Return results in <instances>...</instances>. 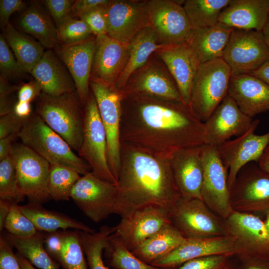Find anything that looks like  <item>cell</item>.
Here are the masks:
<instances>
[{"mask_svg":"<svg viewBox=\"0 0 269 269\" xmlns=\"http://www.w3.org/2000/svg\"><path fill=\"white\" fill-rule=\"evenodd\" d=\"M120 139L153 155L170 159L178 151L204 144V123L183 103L124 95Z\"/></svg>","mask_w":269,"mask_h":269,"instance_id":"cell-1","label":"cell"},{"mask_svg":"<svg viewBox=\"0 0 269 269\" xmlns=\"http://www.w3.org/2000/svg\"><path fill=\"white\" fill-rule=\"evenodd\" d=\"M114 210L123 218L150 206L172 210L181 197L170 159L158 157L121 142V168Z\"/></svg>","mask_w":269,"mask_h":269,"instance_id":"cell-2","label":"cell"},{"mask_svg":"<svg viewBox=\"0 0 269 269\" xmlns=\"http://www.w3.org/2000/svg\"><path fill=\"white\" fill-rule=\"evenodd\" d=\"M83 107L76 91L59 96L42 92L35 100V113L77 152L83 138Z\"/></svg>","mask_w":269,"mask_h":269,"instance_id":"cell-3","label":"cell"},{"mask_svg":"<svg viewBox=\"0 0 269 269\" xmlns=\"http://www.w3.org/2000/svg\"><path fill=\"white\" fill-rule=\"evenodd\" d=\"M17 137L50 164L71 168L82 175L91 171L86 161L36 113L26 119Z\"/></svg>","mask_w":269,"mask_h":269,"instance_id":"cell-4","label":"cell"},{"mask_svg":"<svg viewBox=\"0 0 269 269\" xmlns=\"http://www.w3.org/2000/svg\"><path fill=\"white\" fill-rule=\"evenodd\" d=\"M232 72L222 58L201 63L195 77L189 107L205 122L228 94Z\"/></svg>","mask_w":269,"mask_h":269,"instance_id":"cell-5","label":"cell"},{"mask_svg":"<svg viewBox=\"0 0 269 269\" xmlns=\"http://www.w3.org/2000/svg\"><path fill=\"white\" fill-rule=\"evenodd\" d=\"M77 152L94 175L117 184L108 163L106 133L91 90L83 107V138Z\"/></svg>","mask_w":269,"mask_h":269,"instance_id":"cell-6","label":"cell"},{"mask_svg":"<svg viewBox=\"0 0 269 269\" xmlns=\"http://www.w3.org/2000/svg\"><path fill=\"white\" fill-rule=\"evenodd\" d=\"M90 87L107 134L109 167L117 181L121 168L120 126L124 95L115 85L98 81L90 80Z\"/></svg>","mask_w":269,"mask_h":269,"instance_id":"cell-7","label":"cell"},{"mask_svg":"<svg viewBox=\"0 0 269 269\" xmlns=\"http://www.w3.org/2000/svg\"><path fill=\"white\" fill-rule=\"evenodd\" d=\"M182 3L148 0V25L159 45L172 46L189 41L193 29Z\"/></svg>","mask_w":269,"mask_h":269,"instance_id":"cell-8","label":"cell"},{"mask_svg":"<svg viewBox=\"0 0 269 269\" xmlns=\"http://www.w3.org/2000/svg\"><path fill=\"white\" fill-rule=\"evenodd\" d=\"M172 224L186 239L226 235L224 220L198 198L180 197L170 212Z\"/></svg>","mask_w":269,"mask_h":269,"instance_id":"cell-9","label":"cell"},{"mask_svg":"<svg viewBox=\"0 0 269 269\" xmlns=\"http://www.w3.org/2000/svg\"><path fill=\"white\" fill-rule=\"evenodd\" d=\"M230 202L234 211L267 215L269 213V173L254 162L244 166L230 190Z\"/></svg>","mask_w":269,"mask_h":269,"instance_id":"cell-10","label":"cell"},{"mask_svg":"<svg viewBox=\"0 0 269 269\" xmlns=\"http://www.w3.org/2000/svg\"><path fill=\"white\" fill-rule=\"evenodd\" d=\"M11 156L19 189L29 202L42 204L51 199L47 190L50 163L21 142L13 144Z\"/></svg>","mask_w":269,"mask_h":269,"instance_id":"cell-11","label":"cell"},{"mask_svg":"<svg viewBox=\"0 0 269 269\" xmlns=\"http://www.w3.org/2000/svg\"><path fill=\"white\" fill-rule=\"evenodd\" d=\"M118 190L116 183L100 179L91 171L82 175L70 194L76 206L95 223L114 214Z\"/></svg>","mask_w":269,"mask_h":269,"instance_id":"cell-12","label":"cell"},{"mask_svg":"<svg viewBox=\"0 0 269 269\" xmlns=\"http://www.w3.org/2000/svg\"><path fill=\"white\" fill-rule=\"evenodd\" d=\"M121 91L124 95L144 96L183 103L172 76L156 52L131 75Z\"/></svg>","mask_w":269,"mask_h":269,"instance_id":"cell-13","label":"cell"},{"mask_svg":"<svg viewBox=\"0 0 269 269\" xmlns=\"http://www.w3.org/2000/svg\"><path fill=\"white\" fill-rule=\"evenodd\" d=\"M222 58L232 75L249 74L269 59V47L262 31L233 28Z\"/></svg>","mask_w":269,"mask_h":269,"instance_id":"cell-14","label":"cell"},{"mask_svg":"<svg viewBox=\"0 0 269 269\" xmlns=\"http://www.w3.org/2000/svg\"><path fill=\"white\" fill-rule=\"evenodd\" d=\"M226 235L234 241L236 257L269 258V234L256 215L233 211L224 220Z\"/></svg>","mask_w":269,"mask_h":269,"instance_id":"cell-15","label":"cell"},{"mask_svg":"<svg viewBox=\"0 0 269 269\" xmlns=\"http://www.w3.org/2000/svg\"><path fill=\"white\" fill-rule=\"evenodd\" d=\"M202 155L203 177L201 199L211 211L225 220L234 211L228 185V172L216 146L203 144Z\"/></svg>","mask_w":269,"mask_h":269,"instance_id":"cell-16","label":"cell"},{"mask_svg":"<svg viewBox=\"0 0 269 269\" xmlns=\"http://www.w3.org/2000/svg\"><path fill=\"white\" fill-rule=\"evenodd\" d=\"M259 123V120H254L252 127L245 133L216 146L218 155L228 172L230 191L240 170L249 163H258L269 144V132L262 135L255 133Z\"/></svg>","mask_w":269,"mask_h":269,"instance_id":"cell-17","label":"cell"},{"mask_svg":"<svg viewBox=\"0 0 269 269\" xmlns=\"http://www.w3.org/2000/svg\"><path fill=\"white\" fill-rule=\"evenodd\" d=\"M148 0H111L106 4L107 34L129 43L142 28L148 25Z\"/></svg>","mask_w":269,"mask_h":269,"instance_id":"cell-18","label":"cell"},{"mask_svg":"<svg viewBox=\"0 0 269 269\" xmlns=\"http://www.w3.org/2000/svg\"><path fill=\"white\" fill-rule=\"evenodd\" d=\"M254 120L243 113L227 94L210 117L204 123V144L217 146L239 136L252 127Z\"/></svg>","mask_w":269,"mask_h":269,"instance_id":"cell-19","label":"cell"},{"mask_svg":"<svg viewBox=\"0 0 269 269\" xmlns=\"http://www.w3.org/2000/svg\"><path fill=\"white\" fill-rule=\"evenodd\" d=\"M172 224L170 213L157 206L143 208L130 216L123 218L116 226L115 233L130 251L165 226Z\"/></svg>","mask_w":269,"mask_h":269,"instance_id":"cell-20","label":"cell"},{"mask_svg":"<svg viewBox=\"0 0 269 269\" xmlns=\"http://www.w3.org/2000/svg\"><path fill=\"white\" fill-rule=\"evenodd\" d=\"M95 46L96 36L94 35L80 42L59 44L53 48L70 73L83 107L91 91L90 81Z\"/></svg>","mask_w":269,"mask_h":269,"instance_id":"cell-21","label":"cell"},{"mask_svg":"<svg viewBox=\"0 0 269 269\" xmlns=\"http://www.w3.org/2000/svg\"><path fill=\"white\" fill-rule=\"evenodd\" d=\"M156 53L172 76L183 103L189 107L193 82L201 64L197 53L189 42L165 47Z\"/></svg>","mask_w":269,"mask_h":269,"instance_id":"cell-22","label":"cell"},{"mask_svg":"<svg viewBox=\"0 0 269 269\" xmlns=\"http://www.w3.org/2000/svg\"><path fill=\"white\" fill-rule=\"evenodd\" d=\"M212 256H236L232 239L227 235L186 239L175 250L151 265L163 269H173L193 259Z\"/></svg>","mask_w":269,"mask_h":269,"instance_id":"cell-23","label":"cell"},{"mask_svg":"<svg viewBox=\"0 0 269 269\" xmlns=\"http://www.w3.org/2000/svg\"><path fill=\"white\" fill-rule=\"evenodd\" d=\"M128 45L107 34L96 36L90 80L115 85L126 65Z\"/></svg>","mask_w":269,"mask_h":269,"instance_id":"cell-24","label":"cell"},{"mask_svg":"<svg viewBox=\"0 0 269 269\" xmlns=\"http://www.w3.org/2000/svg\"><path fill=\"white\" fill-rule=\"evenodd\" d=\"M202 145L178 151L170 158L173 176L183 198L201 199Z\"/></svg>","mask_w":269,"mask_h":269,"instance_id":"cell-25","label":"cell"},{"mask_svg":"<svg viewBox=\"0 0 269 269\" xmlns=\"http://www.w3.org/2000/svg\"><path fill=\"white\" fill-rule=\"evenodd\" d=\"M228 94L251 118L269 112V85L250 74L232 75Z\"/></svg>","mask_w":269,"mask_h":269,"instance_id":"cell-26","label":"cell"},{"mask_svg":"<svg viewBox=\"0 0 269 269\" xmlns=\"http://www.w3.org/2000/svg\"><path fill=\"white\" fill-rule=\"evenodd\" d=\"M30 74L46 94L59 96L76 91L70 73L52 50L45 51Z\"/></svg>","mask_w":269,"mask_h":269,"instance_id":"cell-27","label":"cell"},{"mask_svg":"<svg viewBox=\"0 0 269 269\" xmlns=\"http://www.w3.org/2000/svg\"><path fill=\"white\" fill-rule=\"evenodd\" d=\"M269 14V0H231L219 22L233 28L262 31Z\"/></svg>","mask_w":269,"mask_h":269,"instance_id":"cell-28","label":"cell"},{"mask_svg":"<svg viewBox=\"0 0 269 269\" xmlns=\"http://www.w3.org/2000/svg\"><path fill=\"white\" fill-rule=\"evenodd\" d=\"M165 47L157 43L149 25L141 29L129 43L127 62L115 87L122 90L131 75L144 65L152 54Z\"/></svg>","mask_w":269,"mask_h":269,"instance_id":"cell-29","label":"cell"},{"mask_svg":"<svg viewBox=\"0 0 269 269\" xmlns=\"http://www.w3.org/2000/svg\"><path fill=\"white\" fill-rule=\"evenodd\" d=\"M22 213L33 223L38 231L51 233L68 229L94 233L95 230L65 214L44 208L41 204L29 202L19 205Z\"/></svg>","mask_w":269,"mask_h":269,"instance_id":"cell-30","label":"cell"},{"mask_svg":"<svg viewBox=\"0 0 269 269\" xmlns=\"http://www.w3.org/2000/svg\"><path fill=\"white\" fill-rule=\"evenodd\" d=\"M186 239L170 224L162 228L131 252L144 263L151 265L175 250Z\"/></svg>","mask_w":269,"mask_h":269,"instance_id":"cell-31","label":"cell"},{"mask_svg":"<svg viewBox=\"0 0 269 269\" xmlns=\"http://www.w3.org/2000/svg\"><path fill=\"white\" fill-rule=\"evenodd\" d=\"M233 29L219 22L210 27L193 30L188 42L197 53L201 63L222 58Z\"/></svg>","mask_w":269,"mask_h":269,"instance_id":"cell-32","label":"cell"},{"mask_svg":"<svg viewBox=\"0 0 269 269\" xmlns=\"http://www.w3.org/2000/svg\"><path fill=\"white\" fill-rule=\"evenodd\" d=\"M18 23L25 32L34 37L44 47L54 48L60 44L57 27L37 2H32L26 8Z\"/></svg>","mask_w":269,"mask_h":269,"instance_id":"cell-33","label":"cell"},{"mask_svg":"<svg viewBox=\"0 0 269 269\" xmlns=\"http://www.w3.org/2000/svg\"><path fill=\"white\" fill-rule=\"evenodd\" d=\"M2 33L25 72L30 73L43 55L44 47L38 41L16 30L10 22Z\"/></svg>","mask_w":269,"mask_h":269,"instance_id":"cell-34","label":"cell"},{"mask_svg":"<svg viewBox=\"0 0 269 269\" xmlns=\"http://www.w3.org/2000/svg\"><path fill=\"white\" fill-rule=\"evenodd\" d=\"M1 235L12 248L17 251V253L33 266L40 269H59L60 264L51 258L45 249L46 234L38 231L29 237H19L7 232Z\"/></svg>","mask_w":269,"mask_h":269,"instance_id":"cell-35","label":"cell"},{"mask_svg":"<svg viewBox=\"0 0 269 269\" xmlns=\"http://www.w3.org/2000/svg\"><path fill=\"white\" fill-rule=\"evenodd\" d=\"M231 0H186L182 5L193 30L218 24L223 9Z\"/></svg>","mask_w":269,"mask_h":269,"instance_id":"cell-36","label":"cell"},{"mask_svg":"<svg viewBox=\"0 0 269 269\" xmlns=\"http://www.w3.org/2000/svg\"><path fill=\"white\" fill-rule=\"evenodd\" d=\"M116 230V226H103L98 232L94 233L78 231L89 269H110L103 261V253L110 236Z\"/></svg>","mask_w":269,"mask_h":269,"instance_id":"cell-37","label":"cell"},{"mask_svg":"<svg viewBox=\"0 0 269 269\" xmlns=\"http://www.w3.org/2000/svg\"><path fill=\"white\" fill-rule=\"evenodd\" d=\"M107 264L115 269H163L147 264L134 255L114 233L104 250Z\"/></svg>","mask_w":269,"mask_h":269,"instance_id":"cell-38","label":"cell"},{"mask_svg":"<svg viewBox=\"0 0 269 269\" xmlns=\"http://www.w3.org/2000/svg\"><path fill=\"white\" fill-rule=\"evenodd\" d=\"M80 175L71 168L50 164L47 190L51 199L56 201L69 200L71 190Z\"/></svg>","mask_w":269,"mask_h":269,"instance_id":"cell-39","label":"cell"},{"mask_svg":"<svg viewBox=\"0 0 269 269\" xmlns=\"http://www.w3.org/2000/svg\"><path fill=\"white\" fill-rule=\"evenodd\" d=\"M78 230H64V245L55 260L64 269H88Z\"/></svg>","mask_w":269,"mask_h":269,"instance_id":"cell-40","label":"cell"},{"mask_svg":"<svg viewBox=\"0 0 269 269\" xmlns=\"http://www.w3.org/2000/svg\"><path fill=\"white\" fill-rule=\"evenodd\" d=\"M24 197L19 189L16 169L10 155L0 161V199L18 204Z\"/></svg>","mask_w":269,"mask_h":269,"instance_id":"cell-41","label":"cell"},{"mask_svg":"<svg viewBox=\"0 0 269 269\" xmlns=\"http://www.w3.org/2000/svg\"><path fill=\"white\" fill-rule=\"evenodd\" d=\"M60 44L67 45L83 41L94 35L82 20L69 17L57 28Z\"/></svg>","mask_w":269,"mask_h":269,"instance_id":"cell-42","label":"cell"},{"mask_svg":"<svg viewBox=\"0 0 269 269\" xmlns=\"http://www.w3.org/2000/svg\"><path fill=\"white\" fill-rule=\"evenodd\" d=\"M4 228L7 233L19 237H31L38 232L31 220L20 210L18 204L11 205Z\"/></svg>","mask_w":269,"mask_h":269,"instance_id":"cell-43","label":"cell"},{"mask_svg":"<svg viewBox=\"0 0 269 269\" xmlns=\"http://www.w3.org/2000/svg\"><path fill=\"white\" fill-rule=\"evenodd\" d=\"M0 69L6 78H17L25 72L21 67L2 34L0 35Z\"/></svg>","mask_w":269,"mask_h":269,"instance_id":"cell-44","label":"cell"},{"mask_svg":"<svg viewBox=\"0 0 269 269\" xmlns=\"http://www.w3.org/2000/svg\"><path fill=\"white\" fill-rule=\"evenodd\" d=\"M233 257L212 256L189 261L177 269H234Z\"/></svg>","mask_w":269,"mask_h":269,"instance_id":"cell-45","label":"cell"},{"mask_svg":"<svg viewBox=\"0 0 269 269\" xmlns=\"http://www.w3.org/2000/svg\"><path fill=\"white\" fill-rule=\"evenodd\" d=\"M105 5H97L79 17V19L83 20L88 25L95 36L107 34V21Z\"/></svg>","mask_w":269,"mask_h":269,"instance_id":"cell-46","label":"cell"},{"mask_svg":"<svg viewBox=\"0 0 269 269\" xmlns=\"http://www.w3.org/2000/svg\"><path fill=\"white\" fill-rule=\"evenodd\" d=\"M42 2L48 9L58 28L70 17L75 0H45Z\"/></svg>","mask_w":269,"mask_h":269,"instance_id":"cell-47","label":"cell"},{"mask_svg":"<svg viewBox=\"0 0 269 269\" xmlns=\"http://www.w3.org/2000/svg\"><path fill=\"white\" fill-rule=\"evenodd\" d=\"M25 120L17 116L13 112L0 117V139L12 134H18Z\"/></svg>","mask_w":269,"mask_h":269,"instance_id":"cell-48","label":"cell"},{"mask_svg":"<svg viewBox=\"0 0 269 269\" xmlns=\"http://www.w3.org/2000/svg\"><path fill=\"white\" fill-rule=\"evenodd\" d=\"M0 269H22L12 247L2 235L0 237Z\"/></svg>","mask_w":269,"mask_h":269,"instance_id":"cell-49","label":"cell"},{"mask_svg":"<svg viewBox=\"0 0 269 269\" xmlns=\"http://www.w3.org/2000/svg\"><path fill=\"white\" fill-rule=\"evenodd\" d=\"M64 245V230L46 233L44 246L48 254L55 260L61 253Z\"/></svg>","mask_w":269,"mask_h":269,"instance_id":"cell-50","label":"cell"},{"mask_svg":"<svg viewBox=\"0 0 269 269\" xmlns=\"http://www.w3.org/2000/svg\"><path fill=\"white\" fill-rule=\"evenodd\" d=\"M25 2L21 0H0V25L2 28L9 22V18L14 12L22 10Z\"/></svg>","mask_w":269,"mask_h":269,"instance_id":"cell-51","label":"cell"},{"mask_svg":"<svg viewBox=\"0 0 269 269\" xmlns=\"http://www.w3.org/2000/svg\"><path fill=\"white\" fill-rule=\"evenodd\" d=\"M17 90V101L30 103L42 93L40 86L35 80L21 84Z\"/></svg>","mask_w":269,"mask_h":269,"instance_id":"cell-52","label":"cell"},{"mask_svg":"<svg viewBox=\"0 0 269 269\" xmlns=\"http://www.w3.org/2000/svg\"><path fill=\"white\" fill-rule=\"evenodd\" d=\"M107 0H77L72 5L70 17L75 18L80 17L83 13L89 11L93 7L100 5L106 4Z\"/></svg>","mask_w":269,"mask_h":269,"instance_id":"cell-53","label":"cell"},{"mask_svg":"<svg viewBox=\"0 0 269 269\" xmlns=\"http://www.w3.org/2000/svg\"><path fill=\"white\" fill-rule=\"evenodd\" d=\"M236 269H269V258L239 257Z\"/></svg>","mask_w":269,"mask_h":269,"instance_id":"cell-54","label":"cell"},{"mask_svg":"<svg viewBox=\"0 0 269 269\" xmlns=\"http://www.w3.org/2000/svg\"><path fill=\"white\" fill-rule=\"evenodd\" d=\"M17 137V134H12L0 139V161L11 155L14 139Z\"/></svg>","mask_w":269,"mask_h":269,"instance_id":"cell-55","label":"cell"},{"mask_svg":"<svg viewBox=\"0 0 269 269\" xmlns=\"http://www.w3.org/2000/svg\"><path fill=\"white\" fill-rule=\"evenodd\" d=\"M12 112L18 117L26 119L32 114L30 103L17 101L14 105Z\"/></svg>","mask_w":269,"mask_h":269,"instance_id":"cell-56","label":"cell"},{"mask_svg":"<svg viewBox=\"0 0 269 269\" xmlns=\"http://www.w3.org/2000/svg\"><path fill=\"white\" fill-rule=\"evenodd\" d=\"M269 85V59L259 68L249 73Z\"/></svg>","mask_w":269,"mask_h":269,"instance_id":"cell-57","label":"cell"},{"mask_svg":"<svg viewBox=\"0 0 269 269\" xmlns=\"http://www.w3.org/2000/svg\"><path fill=\"white\" fill-rule=\"evenodd\" d=\"M7 78L0 74V97L10 96L18 87L11 85Z\"/></svg>","mask_w":269,"mask_h":269,"instance_id":"cell-58","label":"cell"},{"mask_svg":"<svg viewBox=\"0 0 269 269\" xmlns=\"http://www.w3.org/2000/svg\"><path fill=\"white\" fill-rule=\"evenodd\" d=\"M13 204L9 201L0 199V231L4 228L5 219Z\"/></svg>","mask_w":269,"mask_h":269,"instance_id":"cell-59","label":"cell"},{"mask_svg":"<svg viewBox=\"0 0 269 269\" xmlns=\"http://www.w3.org/2000/svg\"><path fill=\"white\" fill-rule=\"evenodd\" d=\"M258 164L262 169L269 173V144L265 149Z\"/></svg>","mask_w":269,"mask_h":269,"instance_id":"cell-60","label":"cell"},{"mask_svg":"<svg viewBox=\"0 0 269 269\" xmlns=\"http://www.w3.org/2000/svg\"><path fill=\"white\" fill-rule=\"evenodd\" d=\"M22 269H36L25 258L17 253L15 254Z\"/></svg>","mask_w":269,"mask_h":269,"instance_id":"cell-61","label":"cell"},{"mask_svg":"<svg viewBox=\"0 0 269 269\" xmlns=\"http://www.w3.org/2000/svg\"><path fill=\"white\" fill-rule=\"evenodd\" d=\"M265 40L269 47V14L267 21L262 30Z\"/></svg>","mask_w":269,"mask_h":269,"instance_id":"cell-62","label":"cell"},{"mask_svg":"<svg viewBox=\"0 0 269 269\" xmlns=\"http://www.w3.org/2000/svg\"><path fill=\"white\" fill-rule=\"evenodd\" d=\"M265 223L269 234V213L267 215V218Z\"/></svg>","mask_w":269,"mask_h":269,"instance_id":"cell-63","label":"cell"},{"mask_svg":"<svg viewBox=\"0 0 269 269\" xmlns=\"http://www.w3.org/2000/svg\"><path fill=\"white\" fill-rule=\"evenodd\" d=\"M234 269H236V268H234Z\"/></svg>","mask_w":269,"mask_h":269,"instance_id":"cell-64","label":"cell"}]
</instances>
